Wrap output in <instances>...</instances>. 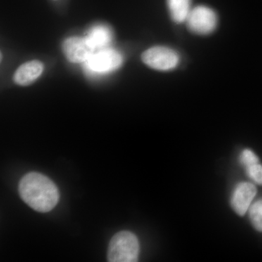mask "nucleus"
I'll return each mask as SVG.
<instances>
[{
	"instance_id": "obj_10",
	"label": "nucleus",
	"mask_w": 262,
	"mask_h": 262,
	"mask_svg": "<svg viewBox=\"0 0 262 262\" xmlns=\"http://www.w3.org/2000/svg\"><path fill=\"white\" fill-rule=\"evenodd\" d=\"M192 0H167L170 17L174 22L182 24L190 13Z\"/></svg>"
},
{
	"instance_id": "obj_11",
	"label": "nucleus",
	"mask_w": 262,
	"mask_h": 262,
	"mask_svg": "<svg viewBox=\"0 0 262 262\" xmlns=\"http://www.w3.org/2000/svg\"><path fill=\"white\" fill-rule=\"evenodd\" d=\"M249 217L253 227L258 232H262V198L250 206Z\"/></svg>"
},
{
	"instance_id": "obj_6",
	"label": "nucleus",
	"mask_w": 262,
	"mask_h": 262,
	"mask_svg": "<svg viewBox=\"0 0 262 262\" xmlns=\"http://www.w3.org/2000/svg\"><path fill=\"white\" fill-rule=\"evenodd\" d=\"M66 58L72 63H84L92 56L95 50L86 38L70 37L62 46Z\"/></svg>"
},
{
	"instance_id": "obj_1",
	"label": "nucleus",
	"mask_w": 262,
	"mask_h": 262,
	"mask_svg": "<svg viewBox=\"0 0 262 262\" xmlns=\"http://www.w3.org/2000/svg\"><path fill=\"white\" fill-rule=\"evenodd\" d=\"M18 189L22 200L34 211L41 213L51 211L59 201L56 184L37 172L26 174L19 183Z\"/></svg>"
},
{
	"instance_id": "obj_4",
	"label": "nucleus",
	"mask_w": 262,
	"mask_h": 262,
	"mask_svg": "<svg viewBox=\"0 0 262 262\" xmlns=\"http://www.w3.org/2000/svg\"><path fill=\"white\" fill-rule=\"evenodd\" d=\"M120 53L111 49H104L94 53L84 63L86 72L90 75L106 74L117 70L122 64Z\"/></svg>"
},
{
	"instance_id": "obj_9",
	"label": "nucleus",
	"mask_w": 262,
	"mask_h": 262,
	"mask_svg": "<svg viewBox=\"0 0 262 262\" xmlns=\"http://www.w3.org/2000/svg\"><path fill=\"white\" fill-rule=\"evenodd\" d=\"M86 39L94 50L106 47L113 38L112 31L104 25H97L93 27L86 36Z\"/></svg>"
},
{
	"instance_id": "obj_5",
	"label": "nucleus",
	"mask_w": 262,
	"mask_h": 262,
	"mask_svg": "<svg viewBox=\"0 0 262 262\" xmlns=\"http://www.w3.org/2000/svg\"><path fill=\"white\" fill-rule=\"evenodd\" d=\"M142 61L154 70L169 71L178 66L180 58L178 53L171 48L157 46L144 52Z\"/></svg>"
},
{
	"instance_id": "obj_7",
	"label": "nucleus",
	"mask_w": 262,
	"mask_h": 262,
	"mask_svg": "<svg viewBox=\"0 0 262 262\" xmlns=\"http://www.w3.org/2000/svg\"><path fill=\"white\" fill-rule=\"evenodd\" d=\"M257 193L256 186L249 182H241L234 188L231 196V206L239 215H244L251 206Z\"/></svg>"
},
{
	"instance_id": "obj_2",
	"label": "nucleus",
	"mask_w": 262,
	"mask_h": 262,
	"mask_svg": "<svg viewBox=\"0 0 262 262\" xmlns=\"http://www.w3.org/2000/svg\"><path fill=\"white\" fill-rule=\"evenodd\" d=\"M140 246L136 234L122 231L113 236L108 245L107 258L110 262H135L139 258Z\"/></svg>"
},
{
	"instance_id": "obj_12",
	"label": "nucleus",
	"mask_w": 262,
	"mask_h": 262,
	"mask_svg": "<svg viewBox=\"0 0 262 262\" xmlns=\"http://www.w3.org/2000/svg\"><path fill=\"white\" fill-rule=\"evenodd\" d=\"M246 172L250 179L256 184L262 185V165L259 163L246 167Z\"/></svg>"
},
{
	"instance_id": "obj_13",
	"label": "nucleus",
	"mask_w": 262,
	"mask_h": 262,
	"mask_svg": "<svg viewBox=\"0 0 262 262\" xmlns=\"http://www.w3.org/2000/svg\"><path fill=\"white\" fill-rule=\"evenodd\" d=\"M239 161L246 168L253 164L259 163L258 157L250 149H245L242 151L239 156Z\"/></svg>"
},
{
	"instance_id": "obj_3",
	"label": "nucleus",
	"mask_w": 262,
	"mask_h": 262,
	"mask_svg": "<svg viewBox=\"0 0 262 262\" xmlns=\"http://www.w3.org/2000/svg\"><path fill=\"white\" fill-rule=\"evenodd\" d=\"M185 22L191 32L198 35H207L216 28L218 17L211 8L199 5L191 10Z\"/></svg>"
},
{
	"instance_id": "obj_8",
	"label": "nucleus",
	"mask_w": 262,
	"mask_h": 262,
	"mask_svg": "<svg viewBox=\"0 0 262 262\" xmlns=\"http://www.w3.org/2000/svg\"><path fill=\"white\" fill-rule=\"evenodd\" d=\"M43 64L39 61L27 62L20 66L15 72L14 81L20 85H28L37 80L43 72Z\"/></svg>"
}]
</instances>
